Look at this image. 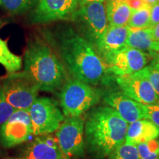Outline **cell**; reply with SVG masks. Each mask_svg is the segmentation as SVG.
<instances>
[{
  "mask_svg": "<svg viewBox=\"0 0 159 159\" xmlns=\"http://www.w3.org/2000/svg\"><path fill=\"white\" fill-rule=\"evenodd\" d=\"M59 57L73 78L92 85L106 83L109 73L92 43L71 28L63 29L57 36Z\"/></svg>",
  "mask_w": 159,
  "mask_h": 159,
  "instance_id": "6da1fadb",
  "label": "cell"
},
{
  "mask_svg": "<svg viewBox=\"0 0 159 159\" xmlns=\"http://www.w3.org/2000/svg\"><path fill=\"white\" fill-rule=\"evenodd\" d=\"M128 123L110 106L96 107L85 121V149L93 159H105L125 142Z\"/></svg>",
  "mask_w": 159,
  "mask_h": 159,
  "instance_id": "7a4b0ae2",
  "label": "cell"
},
{
  "mask_svg": "<svg viewBox=\"0 0 159 159\" xmlns=\"http://www.w3.org/2000/svg\"><path fill=\"white\" fill-rule=\"evenodd\" d=\"M24 71L39 85L40 91L55 92L68 79V71L61 57L48 43L35 39L25 51Z\"/></svg>",
  "mask_w": 159,
  "mask_h": 159,
  "instance_id": "3957f363",
  "label": "cell"
},
{
  "mask_svg": "<svg viewBox=\"0 0 159 159\" xmlns=\"http://www.w3.org/2000/svg\"><path fill=\"white\" fill-rule=\"evenodd\" d=\"M60 90V106L66 117L82 116L104 95L94 85L73 77L67 79Z\"/></svg>",
  "mask_w": 159,
  "mask_h": 159,
  "instance_id": "277c9868",
  "label": "cell"
},
{
  "mask_svg": "<svg viewBox=\"0 0 159 159\" xmlns=\"http://www.w3.org/2000/svg\"><path fill=\"white\" fill-rule=\"evenodd\" d=\"M1 84L7 102L16 110H29L40 91L25 71L7 74L1 80Z\"/></svg>",
  "mask_w": 159,
  "mask_h": 159,
  "instance_id": "5b68a950",
  "label": "cell"
},
{
  "mask_svg": "<svg viewBox=\"0 0 159 159\" xmlns=\"http://www.w3.org/2000/svg\"><path fill=\"white\" fill-rule=\"evenodd\" d=\"M70 20L76 25L80 33L94 46L109 26L106 7L99 2L78 7Z\"/></svg>",
  "mask_w": 159,
  "mask_h": 159,
  "instance_id": "8992f818",
  "label": "cell"
},
{
  "mask_svg": "<svg viewBox=\"0 0 159 159\" xmlns=\"http://www.w3.org/2000/svg\"><path fill=\"white\" fill-rule=\"evenodd\" d=\"M28 111L34 136L54 133L66 119L58 102L49 97H37Z\"/></svg>",
  "mask_w": 159,
  "mask_h": 159,
  "instance_id": "52a82bcc",
  "label": "cell"
},
{
  "mask_svg": "<svg viewBox=\"0 0 159 159\" xmlns=\"http://www.w3.org/2000/svg\"><path fill=\"white\" fill-rule=\"evenodd\" d=\"M56 140L67 158L85 155V120L82 116L66 117L56 131Z\"/></svg>",
  "mask_w": 159,
  "mask_h": 159,
  "instance_id": "ba28073f",
  "label": "cell"
},
{
  "mask_svg": "<svg viewBox=\"0 0 159 159\" xmlns=\"http://www.w3.org/2000/svg\"><path fill=\"white\" fill-rule=\"evenodd\" d=\"M111 75L115 77L132 75L144 69L148 62V55L139 49L125 47L104 58Z\"/></svg>",
  "mask_w": 159,
  "mask_h": 159,
  "instance_id": "9c48e42d",
  "label": "cell"
},
{
  "mask_svg": "<svg viewBox=\"0 0 159 159\" xmlns=\"http://www.w3.org/2000/svg\"><path fill=\"white\" fill-rule=\"evenodd\" d=\"M33 135L28 110H16L0 126V144L11 148L26 142Z\"/></svg>",
  "mask_w": 159,
  "mask_h": 159,
  "instance_id": "30bf717a",
  "label": "cell"
},
{
  "mask_svg": "<svg viewBox=\"0 0 159 159\" xmlns=\"http://www.w3.org/2000/svg\"><path fill=\"white\" fill-rule=\"evenodd\" d=\"M116 82L122 92L137 102L144 105L159 103L150 81L142 70L132 75L116 77Z\"/></svg>",
  "mask_w": 159,
  "mask_h": 159,
  "instance_id": "8fae6325",
  "label": "cell"
},
{
  "mask_svg": "<svg viewBox=\"0 0 159 159\" xmlns=\"http://www.w3.org/2000/svg\"><path fill=\"white\" fill-rule=\"evenodd\" d=\"M78 7V0H39L31 16L32 22L45 24L71 19Z\"/></svg>",
  "mask_w": 159,
  "mask_h": 159,
  "instance_id": "7c38bea8",
  "label": "cell"
},
{
  "mask_svg": "<svg viewBox=\"0 0 159 159\" xmlns=\"http://www.w3.org/2000/svg\"><path fill=\"white\" fill-rule=\"evenodd\" d=\"M103 102L114 109L128 124L144 119L142 103L125 94L122 91H112L104 94Z\"/></svg>",
  "mask_w": 159,
  "mask_h": 159,
  "instance_id": "4fadbf2b",
  "label": "cell"
},
{
  "mask_svg": "<svg viewBox=\"0 0 159 159\" xmlns=\"http://www.w3.org/2000/svg\"><path fill=\"white\" fill-rule=\"evenodd\" d=\"M22 157L25 159L69 158L61 151L56 138L49 136V134L35 138L27 147Z\"/></svg>",
  "mask_w": 159,
  "mask_h": 159,
  "instance_id": "5bb4252c",
  "label": "cell"
},
{
  "mask_svg": "<svg viewBox=\"0 0 159 159\" xmlns=\"http://www.w3.org/2000/svg\"><path fill=\"white\" fill-rule=\"evenodd\" d=\"M128 32V26H108V29L94 45L102 60L127 47Z\"/></svg>",
  "mask_w": 159,
  "mask_h": 159,
  "instance_id": "9a60e30c",
  "label": "cell"
},
{
  "mask_svg": "<svg viewBox=\"0 0 159 159\" xmlns=\"http://www.w3.org/2000/svg\"><path fill=\"white\" fill-rule=\"evenodd\" d=\"M159 137V128L146 119L137 120L128 124L125 142L138 145Z\"/></svg>",
  "mask_w": 159,
  "mask_h": 159,
  "instance_id": "2e32d148",
  "label": "cell"
},
{
  "mask_svg": "<svg viewBox=\"0 0 159 159\" xmlns=\"http://www.w3.org/2000/svg\"><path fill=\"white\" fill-rule=\"evenodd\" d=\"M105 3L109 26H128L133 11L126 2L106 0Z\"/></svg>",
  "mask_w": 159,
  "mask_h": 159,
  "instance_id": "e0dca14e",
  "label": "cell"
},
{
  "mask_svg": "<svg viewBox=\"0 0 159 159\" xmlns=\"http://www.w3.org/2000/svg\"><path fill=\"white\" fill-rule=\"evenodd\" d=\"M156 41L152 36V27L134 28L129 27L127 47L144 51L153 52Z\"/></svg>",
  "mask_w": 159,
  "mask_h": 159,
  "instance_id": "ac0fdd59",
  "label": "cell"
},
{
  "mask_svg": "<svg viewBox=\"0 0 159 159\" xmlns=\"http://www.w3.org/2000/svg\"><path fill=\"white\" fill-rule=\"evenodd\" d=\"M0 64L7 74L19 71L22 67V58L10 50L7 41L0 38Z\"/></svg>",
  "mask_w": 159,
  "mask_h": 159,
  "instance_id": "d6986e66",
  "label": "cell"
},
{
  "mask_svg": "<svg viewBox=\"0 0 159 159\" xmlns=\"http://www.w3.org/2000/svg\"><path fill=\"white\" fill-rule=\"evenodd\" d=\"M5 11L11 15H18L25 13L33 8L39 0H1Z\"/></svg>",
  "mask_w": 159,
  "mask_h": 159,
  "instance_id": "ffe728a7",
  "label": "cell"
},
{
  "mask_svg": "<svg viewBox=\"0 0 159 159\" xmlns=\"http://www.w3.org/2000/svg\"><path fill=\"white\" fill-rule=\"evenodd\" d=\"M151 7L147 5L142 9L133 11L128 26L134 28L150 27L151 18Z\"/></svg>",
  "mask_w": 159,
  "mask_h": 159,
  "instance_id": "44dd1931",
  "label": "cell"
},
{
  "mask_svg": "<svg viewBox=\"0 0 159 159\" xmlns=\"http://www.w3.org/2000/svg\"><path fill=\"white\" fill-rule=\"evenodd\" d=\"M136 146L139 159H159V139L141 143Z\"/></svg>",
  "mask_w": 159,
  "mask_h": 159,
  "instance_id": "7402d4cb",
  "label": "cell"
},
{
  "mask_svg": "<svg viewBox=\"0 0 159 159\" xmlns=\"http://www.w3.org/2000/svg\"><path fill=\"white\" fill-rule=\"evenodd\" d=\"M108 159H139L137 146L125 142L111 152Z\"/></svg>",
  "mask_w": 159,
  "mask_h": 159,
  "instance_id": "603a6c76",
  "label": "cell"
},
{
  "mask_svg": "<svg viewBox=\"0 0 159 159\" xmlns=\"http://www.w3.org/2000/svg\"><path fill=\"white\" fill-rule=\"evenodd\" d=\"M16 109L7 102L0 81V126L8 119Z\"/></svg>",
  "mask_w": 159,
  "mask_h": 159,
  "instance_id": "cb8c5ba5",
  "label": "cell"
},
{
  "mask_svg": "<svg viewBox=\"0 0 159 159\" xmlns=\"http://www.w3.org/2000/svg\"><path fill=\"white\" fill-rule=\"evenodd\" d=\"M142 71L150 81L159 100V68L151 62L150 65L145 66Z\"/></svg>",
  "mask_w": 159,
  "mask_h": 159,
  "instance_id": "d4e9b609",
  "label": "cell"
},
{
  "mask_svg": "<svg viewBox=\"0 0 159 159\" xmlns=\"http://www.w3.org/2000/svg\"><path fill=\"white\" fill-rule=\"evenodd\" d=\"M144 119H148L159 128V103L152 105L142 104Z\"/></svg>",
  "mask_w": 159,
  "mask_h": 159,
  "instance_id": "484cf974",
  "label": "cell"
},
{
  "mask_svg": "<svg viewBox=\"0 0 159 159\" xmlns=\"http://www.w3.org/2000/svg\"><path fill=\"white\" fill-rule=\"evenodd\" d=\"M159 23V2L151 7L150 27H153Z\"/></svg>",
  "mask_w": 159,
  "mask_h": 159,
  "instance_id": "4316f807",
  "label": "cell"
},
{
  "mask_svg": "<svg viewBox=\"0 0 159 159\" xmlns=\"http://www.w3.org/2000/svg\"><path fill=\"white\" fill-rule=\"evenodd\" d=\"M125 2L129 5V7L132 9V11L142 9L145 6L148 5L145 0H126Z\"/></svg>",
  "mask_w": 159,
  "mask_h": 159,
  "instance_id": "83f0119b",
  "label": "cell"
},
{
  "mask_svg": "<svg viewBox=\"0 0 159 159\" xmlns=\"http://www.w3.org/2000/svg\"><path fill=\"white\" fill-rule=\"evenodd\" d=\"M150 55L153 57L152 63H153L159 68V52H150Z\"/></svg>",
  "mask_w": 159,
  "mask_h": 159,
  "instance_id": "f1b7e54d",
  "label": "cell"
},
{
  "mask_svg": "<svg viewBox=\"0 0 159 159\" xmlns=\"http://www.w3.org/2000/svg\"><path fill=\"white\" fill-rule=\"evenodd\" d=\"M152 36L155 41H159V23L156 25L155 27H152Z\"/></svg>",
  "mask_w": 159,
  "mask_h": 159,
  "instance_id": "f546056e",
  "label": "cell"
},
{
  "mask_svg": "<svg viewBox=\"0 0 159 159\" xmlns=\"http://www.w3.org/2000/svg\"><path fill=\"white\" fill-rule=\"evenodd\" d=\"M99 2L104 3L105 2H106V0H78V7H81V6L90 2Z\"/></svg>",
  "mask_w": 159,
  "mask_h": 159,
  "instance_id": "4dcf8cb0",
  "label": "cell"
},
{
  "mask_svg": "<svg viewBox=\"0 0 159 159\" xmlns=\"http://www.w3.org/2000/svg\"><path fill=\"white\" fill-rule=\"evenodd\" d=\"M145 1H146V2L150 6H152L159 2V0H145Z\"/></svg>",
  "mask_w": 159,
  "mask_h": 159,
  "instance_id": "1f68e13d",
  "label": "cell"
},
{
  "mask_svg": "<svg viewBox=\"0 0 159 159\" xmlns=\"http://www.w3.org/2000/svg\"><path fill=\"white\" fill-rule=\"evenodd\" d=\"M153 52H159V41H156L153 47Z\"/></svg>",
  "mask_w": 159,
  "mask_h": 159,
  "instance_id": "d6a6232c",
  "label": "cell"
},
{
  "mask_svg": "<svg viewBox=\"0 0 159 159\" xmlns=\"http://www.w3.org/2000/svg\"><path fill=\"white\" fill-rule=\"evenodd\" d=\"M5 159H25L23 157H9V158H6Z\"/></svg>",
  "mask_w": 159,
  "mask_h": 159,
  "instance_id": "836d02e7",
  "label": "cell"
},
{
  "mask_svg": "<svg viewBox=\"0 0 159 159\" xmlns=\"http://www.w3.org/2000/svg\"><path fill=\"white\" fill-rule=\"evenodd\" d=\"M2 25H3V22L1 21V20H0V27H1Z\"/></svg>",
  "mask_w": 159,
  "mask_h": 159,
  "instance_id": "e575fe53",
  "label": "cell"
},
{
  "mask_svg": "<svg viewBox=\"0 0 159 159\" xmlns=\"http://www.w3.org/2000/svg\"><path fill=\"white\" fill-rule=\"evenodd\" d=\"M116 1H126V0H116Z\"/></svg>",
  "mask_w": 159,
  "mask_h": 159,
  "instance_id": "d590c367",
  "label": "cell"
},
{
  "mask_svg": "<svg viewBox=\"0 0 159 159\" xmlns=\"http://www.w3.org/2000/svg\"><path fill=\"white\" fill-rule=\"evenodd\" d=\"M2 5V1H1V0H0V5Z\"/></svg>",
  "mask_w": 159,
  "mask_h": 159,
  "instance_id": "8d00e7d4",
  "label": "cell"
},
{
  "mask_svg": "<svg viewBox=\"0 0 159 159\" xmlns=\"http://www.w3.org/2000/svg\"><path fill=\"white\" fill-rule=\"evenodd\" d=\"M66 159H69V158H66Z\"/></svg>",
  "mask_w": 159,
  "mask_h": 159,
  "instance_id": "74e56055",
  "label": "cell"
}]
</instances>
